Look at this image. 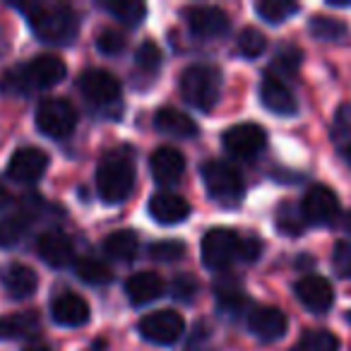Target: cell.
Returning a JSON list of instances; mask_svg holds the SVG:
<instances>
[{
  "mask_svg": "<svg viewBox=\"0 0 351 351\" xmlns=\"http://www.w3.org/2000/svg\"><path fill=\"white\" fill-rule=\"evenodd\" d=\"M77 125V111L65 99H44L36 108V128L46 137L63 140Z\"/></svg>",
  "mask_w": 351,
  "mask_h": 351,
  "instance_id": "obj_6",
  "label": "cell"
},
{
  "mask_svg": "<svg viewBox=\"0 0 351 351\" xmlns=\"http://www.w3.org/2000/svg\"><path fill=\"white\" fill-rule=\"evenodd\" d=\"M308 32H311L315 39L337 41V44H341V41L349 36V27H346L344 22L335 20V17H325V15L311 17V22H308Z\"/></svg>",
  "mask_w": 351,
  "mask_h": 351,
  "instance_id": "obj_26",
  "label": "cell"
},
{
  "mask_svg": "<svg viewBox=\"0 0 351 351\" xmlns=\"http://www.w3.org/2000/svg\"><path fill=\"white\" fill-rule=\"evenodd\" d=\"M298 10H301L298 3H291V0H263V3L255 5L258 17H263L269 25H279V22H284L289 15H293Z\"/></svg>",
  "mask_w": 351,
  "mask_h": 351,
  "instance_id": "obj_33",
  "label": "cell"
},
{
  "mask_svg": "<svg viewBox=\"0 0 351 351\" xmlns=\"http://www.w3.org/2000/svg\"><path fill=\"white\" fill-rule=\"evenodd\" d=\"M154 128L169 137H186L188 140V137L197 135V123L193 121L188 113L178 111V108H173V106H164L156 111Z\"/></svg>",
  "mask_w": 351,
  "mask_h": 351,
  "instance_id": "obj_23",
  "label": "cell"
},
{
  "mask_svg": "<svg viewBox=\"0 0 351 351\" xmlns=\"http://www.w3.org/2000/svg\"><path fill=\"white\" fill-rule=\"evenodd\" d=\"M344 224H346V229L351 231V212H349V215H346V221H344Z\"/></svg>",
  "mask_w": 351,
  "mask_h": 351,
  "instance_id": "obj_47",
  "label": "cell"
},
{
  "mask_svg": "<svg viewBox=\"0 0 351 351\" xmlns=\"http://www.w3.org/2000/svg\"><path fill=\"white\" fill-rule=\"evenodd\" d=\"M289 320L279 308L274 306H260L248 313V330L260 341H277L287 335Z\"/></svg>",
  "mask_w": 351,
  "mask_h": 351,
  "instance_id": "obj_15",
  "label": "cell"
},
{
  "mask_svg": "<svg viewBox=\"0 0 351 351\" xmlns=\"http://www.w3.org/2000/svg\"><path fill=\"white\" fill-rule=\"evenodd\" d=\"M241 239L231 229H210L202 239V263L207 269H226L239 258Z\"/></svg>",
  "mask_w": 351,
  "mask_h": 351,
  "instance_id": "obj_7",
  "label": "cell"
},
{
  "mask_svg": "<svg viewBox=\"0 0 351 351\" xmlns=\"http://www.w3.org/2000/svg\"><path fill=\"white\" fill-rule=\"evenodd\" d=\"M135 63H137V68H142V73L154 75L156 70L161 68V51H159V46H156L154 41H145V44L137 49Z\"/></svg>",
  "mask_w": 351,
  "mask_h": 351,
  "instance_id": "obj_37",
  "label": "cell"
},
{
  "mask_svg": "<svg viewBox=\"0 0 351 351\" xmlns=\"http://www.w3.org/2000/svg\"><path fill=\"white\" fill-rule=\"evenodd\" d=\"M267 145V132L258 123H241L224 132V149L236 159H253Z\"/></svg>",
  "mask_w": 351,
  "mask_h": 351,
  "instance_id": "obj_10",
  "label": "cell"
},
{
  "mask_svg": "<svg viewBox=\"0 0 351 351\" xmlns=\"http://www.w3.org/2000/svg\"><path fill=\"white\" fill-rule=\"evenodd\" d=\"M51 315L63 327H82L84 322H89L92 313H89V303L84 301L80 293L65 291L53 298V303H51Z\"/></svg>",
  "mask_w": 351,
  "mask_h": 351,
  "instance_id": "obj_20",
  "label": "cell"
},
{
  "mask_svg": "<svg viewBox=\"0 0 351 351\" xmlns=\"http://www.w3.org/2000/svg\"><path fill=\"white\" fill-rule=\"evenodd\" d=\"M80 89H82L84 99H87L92 106L106 108L111 104H118L121 99V84L113 77L108 70L101 68H89L80 77Z\"/></svg>",
  "mask_w": 351,
  "mask_h": 351,
  "instance_id": "obj_11",
  "label": "cell"
},
{
  "mask_svg": "<svg viewBox=\"0 0 351 351\" xmlns=\"http://www.w3.org/2000/svg\"><path fill=\"white\" fill-rule=\"evenodd\" d=\"M296 298L308 308L311 313H327L335 303V289L325 277L317 274H308V277L298 279L293 287Z\"/></svg>",
  "mask_w": 351,
  "mask_h": 351,
  "instance_id": "obj_14",
  "label": "cell"
},
{
  "mask_svg": "<svg viewBox=\"0 0 351 351\" xmlns=\"http://www.w3.org/2000/svg\"><path fill=\"white\" fill-rule=\"evenodd\" d=\"M274 224L279 231H284L287 236H301L306 231V219H303L301 207H296L293 202H282L277 207V217Z\"/></svg>",
  "mask_w": 351,
  "mask_h": 351,
  "instance_id": "obj_28",
  "label": "cell"
},
{
  "mask_svg": "<svg viewBox=\"0 0 351 351\" xmlns=\"http://www.w3.org/2000/svg\"><path fill=\"white\" fill-rule=\"evenodd\" d=\"M260 101L267 111L277 113V116H293L298 111V101L293 92L277 77V75H265L263 84H260Z\"/></svg>",
  "mask_w": 351,
  "mask_h": 351,
  "instance_id": "obj_16",
  "label": "cell"
},
{
  "mask_svg": "<svg viewBox=\"0 0 351 351\" xmlns=\"http://www.w3.org/2000/svg\"><path fill=\"white\" fill-rule=\"evenodd\" d=\"M301 212L306 224H315V226H330L339 219V197L332 193V188L322 186H313L311 191L303 195L301 202Z\"/></svg>",
  "mask_w": 351,
  "mask_h": 351,
  "instance_id": "obj_9",
  "label": "cell"
},
{
  "mask_svg": "<svg viewBox=\"0 0 351 351\" xmlns=\"http://www.w3.org/2000/svg\"><path fill=\"white\" fill-rule=\"evenodd\" d=\"M99 197L106 205H121L135 188V159L130 152H108L97 169Z\"/></svg>",
  "mask_w": 351,
  "mask_h": 351,
  "instance_id": "obj_3",
  "label": "cell"
},
{
  "mask_svg": "<svg viewBox=\"0 0 351 351\" xmlns=\"http://www.w3.org/2000/svg\"><path fill=\"white\" fill-rule=\"evenodd\" d=\"M25 351H53V349L46 341H32V344L25 346Z\"/></svg>",
  "mask_w": 351,
  "mask_h": 351,
  "instance_id": "obj_44",
  "label": "cell"
},
{
  "mask_svg": "<svg viewBox=\"0 0 351 351\" xmlns=\"http://www.w3.org/2000/svg\"><path fill=\"white\" fill-rule=\"evenodd\" d=\"M186 351H215V346H212V327L207 322H197L195 325Z\"/></svg>",
  "mask_w": 351,
  "mask_h": 351,
  "instance_id": "obj_42",
  "label": "cell"
},
{
  "mask_svg": "<svg viewBox=\"0 0 351 351\" xmlns=\"http://www.w3.org/2000/svg\"><path fill=\"white\" fill-rule=\"evenodd\" d=\"M301 60H303V51L296 49V46H282L277 51L272 60V68L277 70V77L279 75H296V70L301 68Z\"/></svg>",
  "mask_w": 351,
  "mask_h": 351,
  "instance_id": "obj_35",
  "label": "cell"
},
{
  "mask_svg": "<svg viewBox=\"0 0 351 351\" xmlns=\"http://www.w3.org/2000/svg\"><path fill=\"white\" fill-rule=\"evenodd\" d=\"M236 46H239L241 56H245V58H258V56L267 49V39H265L263 32L255 29V27H245L239 34Z\"/></svg>",
  "mask_w": 351,
  "mask_h": 351,
  "instance_id": "obj_34",
  "label": "cell"
},
{
  "mask_svg": "<svg viewBox=\"0 0 351 351\" xmlns=\"http://www.w3.org/2000/svg\"><path fill=\"white\" fill-rule=\"evenodd\" d=\"M125 44H128L125 36L118 29H104V32H99V36H97V49H99V53H104V56L123 53Z\"/></svg>",
  "mask_w": 351,
  "mask_h": 351,
  "instance_id": "obj_39",
  "label": "cell"
},
{
  "mask_svg": "<svg viewBox=\"0 0 351 351\" xmlns=\"http://www.w3.org/2000/svg\"><path fill=\"white\" fill-rule=\"evenodd\" d=\"M332 267L344 279H351V241H339L332 250Z\"/></svg>",
  "mask_w": 351,
  "mask_h": 351,
  "instance_id": "obj_41",
  "label": "cell"
},
{
  "mask_svg": "<svg viewBox=\"0 0 351 351\" xmlns=\"http://www.w3.org/2000/svg\"><path fill=\"white\" fill-rule=\"evenodd\" d=\"M10 200H12V197H10V193H8L5 188L0 186V210H3V207H8V205H10Z\"/></svg>",
  "mask_w": 351,
  "mask_h": 351,
  "instance_id": "obj_45",
  "label": "cell"
},
{
  "mask_svg": "<svg viewBox=\"0 0 351 351\" xmlns=\"http://www.w3.org/2000/svg\"><path fill=\"white\" fill-rule=\"evenodd\" d=\"M260 255H263V241L255 239V236L241 239V245H239V258L241 260H245V263H255Z\"/></svg>",
  "mask_w": 351,
  "mask_h": 351,
  "instance_id": "obj_43",
  "label": "cell"
},
{
  "mask_svg": "<svg viewBox=\"0 0 351 351\" xmlns=\"http://www.w3.org/2000/svg\"><path fill=\"white\" fill-rule=\"evenodd\" d=\"M140 335L147 341L159 346H171L181 339L183 330H186V322H183L181 313L176 311H154L149 315H145L137 325Z\"/></svg>",
  "mask_w": 351,
  "mask_h": 351,
  "instance_id": "obj_8",
  "label": "cell"
},
{
  "mask_svg": "<svg viewBox=\"0 0 351 351\" xmlns=\"http://www.w3.org/2000/svg\"><path fill=\"white\" fill-rule=\"evenodd\" d=\"M65 73V63L53 53H41L36 58H32L29 63L17 65V68H10L3 80H0V89L5 94H15V97H22V94L36 92V89H51L58 82H63Z\"/></svg>",
  "mask_w": 351,
  "mask_h": 351,
  "instance_id": "obj_2",
  "label": "cell"
},
{
  "mask_svg": "<svg viewBox=\"0 0 351 351\" xmlns=\"http://www.w3.org/2000/svg\"><path fill=\"white\" fill-rule=\"evenodd\" d=\"M186 22L188 29L193 32V36L197 39H219L229 32V15L221 8L215 5H193L186 10Z\"/></svg>",
  "mask_w": 351,
  "mask_h": 351,
  "instance_id": "obj_12",
  "label": "cell"
},
{
  "mask_svg": "<svg viewBox=\"0 0 351 351\" xmlns=\"http://www.w3.org/2000/svg\"><path fill=\"white\" fill-rule=\"evenodd\" d=\"M149 258L156 263H178L186 258V243L181 241H156L149 245Z\"/></svg>",
  "mask_w": 351,
  "mask_h": 351,
  "instance_id": "obj_36",
  "label": "cell"
},
{
  "mask_svg": "<svg viewBox=\"0 0 351 351\" xmlns=\"http://www.w3.org/2000/svg\"><path fill=\"white\" fill-rule=\"evenodd\" d=\"M20 10L27 15L34 34L46 44L68 46L80 34V17L70 5L60 3H29L20 5Z\"/></svg>",
  "mask_w": 351,
  "mask_h": 351,
  "instance_id": "obj_1",
  "label": "cell"
},
{
  "mask_svg": "<svg viewBox=\"0 0 351 351\" xmlns=\"http://www.w3.org/2000/svg\"><path fill=\"white\" fill-rule=\"evenodd\" d=\"M36 330H39V315L32 311L0 317V339H25L36 335Z\"/></svg>",
  "mask_w": 351,
  "mask_h": 351,
  "instance_id": "obj_24",
  "label": "cell"
},
{
  "mask_svg": "<svg viewBox=\"0 0 351 351\" xmlns=\"http://www.w3.org/2000/svg\"><path fill=\"white\" fill-rule=\"evenodd\" d=\"M332 140L337 145H344L351 140V104H341L335 111V123H332Z\"/></svg>",
  "mask_w": 351,
  "mask_h": 351,
  "instance_id": "obj_38",
  "label": "cell"
},
{
  "mask_svg": "<svg viewBox=\"0 0 351 351\" xmlns=\"http://www.w3.org/2000/svg\"><path fill=\"white\" fill-rule=\"evenodd\" d=\"M339 341L332 332L327 330H308L301 335V339L296 341L291 351H337Z\"/></svg>",
  "mask_w": 351,
  "mask_h": 351,
  "instance_id": "obj_32",
  "label": "cell"
},
{
  "mask_svg": "<svg viewBox=\"0 0 351 351\" xmlns=\"http://www.w3.org/2000/svg\"><path fill=\"white\" fill-rule=\"evenodd\" d=\"M149 215L159 224H181L191 215V205L178 193H156L149 200Z\"/></svg>",
  "mask_w": 351,
  "mask_h": 351,
  "instance_id": "obj_21",
  "label": "cell"
},
{
  "mask_svg": "<svg viewBox=\"0 0 351 351\" xmlns=\"http://www.w3.org/2000/svg\"><path fill=\"white\" fill-rule=\"evenodd\" d=\"M75 274L82 279L84 284H92V287H104L113 279V272L101 263V260L94 258H82L75 263Z\"/></svg>",
  "mask_w": 351,
  "mask_h": 351,
  "instance_id": "obj_29",
  "label": "cell"
},
{
  "mask_svg": "<svg viewBox=\"0 0 351 351\" xmlns=\"http://www.w3.org/2000/svg\"><path fill=\"white\" fill-rule=\"evenodd\" d=\"M164 279L156 272H137L125 282V293L132 306H147L154 303L164 293Z\"/></svg>",
  "mask_w": 351,
  "mask_h": 351,
  "instance_id": "obj_22",
  "label": "cell"
},
{
  "mask_svg": "<svg viewBox=\"0 0 351 351\" xmlns=\"http://www.w3.org/2000/svg\"><path fill=\"white\" fill-rule=\"evenodd\" d=\"M0 284H3V289L8 291V296L22 301V298H29L36 293L39 277H36V272L29 265L10 263L0 269Z\"/></svg>",
  "mask_w": 351,
  "mask_h": 351,
  "instance_id": "obj_18",
  "label": "cell"
},
{
  "mask_svg": "<svg viewBox=\"0 0 351 351\" xmlns=\"http://www.w3.org/2000/svg\"><path fill=\"white\" fill-rule=\"evenodd\" d=\"M197 279L193 277V274H178V277H173V282H171V296L176 298V301H193L197 293Z\"/></svg>",
  "mask_w": 351,
  "mask_h": 351,
  "instance_id": "obj_40",
  "label": "cell"
},
{
  "mask_svg": "<svg viewBox=\"0 0 351 351\" xmlns=\"http://www.w3.org/2000/svg\"><path fill=\"white\" fill-rule=\"evenodd\" d=\"M27 229H29V217L27 215H10L5 219H0V245L3 248H12L25 239Z\"/></svg>",
  "mask_w": 351,
  "mask_h": 351,
  "instance_id": "obj_31",
  "label": "cell"
},
{
  "mask_svg": "<svg viewBox=\"0 0 351 351\" xmlns=\"http://www.w3.org/2000/svg\"><path fill=\"white\" fill-rule=\"evenodd\" d=\"M49 169V154L39 147H22L12 154L8 173L17 183H36Z\"/></svg>",
  "mask_w": 351,
  "mask_h": 351,
  "instance_id": "obj_13",
  "label": "cell"
},
{
  "mask_svg": "<svg viewBox=\"0 0 351 351\" xmlns=\"http://www.w3.org/2000/svg\"><path fill=\"white\" fill-rule=\"evenodd\" d=\"M349 322H351V313H349Z\"/></svg>",
  "mask_w": 351,
  "mask_h": 351,
  "instance_id": "obj_48",
  "label": "cell"
},
{
  "mask_svg": "<svg viewBox=\"0 0 351 351\" xmlns=\"http://www.w3.org/2000/svg\"><path fill=\"white\" fill-rule=\"evenodd\" d=\"M137 236L132 231H113L104 239V253L111 260H118V263H130L137 255Z\"/></svg>",
  "mask_w": 351,
  "mask_h": 351,
  "instance_id": "obj_25",
  "label": "cell"
},
{
  "mask_svg": "<svg viewBox=\"0 0 351 351\" xmlns=\"http://www.w3.org/2000/svg\"><path fill=\"white\" fill-rule=\"evenodd\" d=\"M202 181H205L207 195L221 207H236L245 197V181L226 161H207L202 166Z\"/></svg>",
  "mask_w": 351,
  "mask_h": 351,
  "instance_id": "obj_5",
  "label": "cell"
},
{
  "mask_svg": "<svg viewBox=\"0 0 351 351\" xmlns=\"http://www.w3.org/2000/svg\"><path fill=\"white\" fill-rule=\"evenodd\" d=\"M181 94L197 111H212L221 97V73L207 63L191 65L181 73Z\"/></svg>",
  "mask_w": 351,
  "mask_h": 351,
  "instance_id": "obj_4",
  "label": "cell"
},
{
  "mask_svg": "<svg viewBox=\"0 0 351 351\" xmlns=\"http://www.w3.org/2000/svg\"><path fill=\"white\" fill-rule=\"evenodd\" d=\"M36 250H39L41 260L56 269H63L75 263L73 241H70L63 231H46V234H41L39 243H36Z\"/></svg>",
  "mask_w": 351,
  "mask_h": 351,
  "instance_id": "obj_19",
  "label": "cell"
},
{
  "mask_svg": "<svg viewBox=\"0 0 351 351\" xmlns=\"http://www.w3.org/2000/svg\"><path fill=\"white\" fill-rule=\"evenodd\" d=\"M341 154H344L346 164L351 166V142H349V145H344V147H341Z\"/></svg>",
  "mask_w": 351,
  "mask_h": 351,
  "instance_id": "obj_46",
  "label": "cell"
},
{
  "mask_svg": "<svg viewBox=\"0 0 351 351\" xmlns=\"http://www.w3.org/2000/svg\"><path fill=\"white\" fill-rule=\"evenodd\" d=\"M104 8L125 27H137L147 15L145 3L140 0H111V3H104Z\"/></svg>",
  "mask_w": 351,
  "mask_h": 351,
  "instance_id": "obj_27",
  "label": "cell"
},
{
  "mask_svg": "<svg viewBox=\"0 0 351 351\" xmlns=\"http://www.w3.org/2000/svg\"><path fill=\"white\" fill-rule=\"evenodd\" d=\"M152 178L159 186H173L181 181L183 171H186V156L173 147H159L149 159Z\"/></svg>",
  "mask_w": 351,
  "mask_h": 351,
  "instance_id": "obj_17",
  "label": "cell"
},
{
  "mask_svg": "<svg viewBox=\"0 0 351 351\" xmlns=\"http://www.w3.org/2000/svg\"><path fill=\"white\" fill-rule=\"evenodd\" d=\"M215 296H217V301H219V308L226 313H241L245 303H248L241 284H236V282H219L215 287Z\"/></svg>",
  "mask_w": 351,
  "mask_h": 351,
  "instance_id": "obj_30",
  "label": "cell"
}]
</instances>
